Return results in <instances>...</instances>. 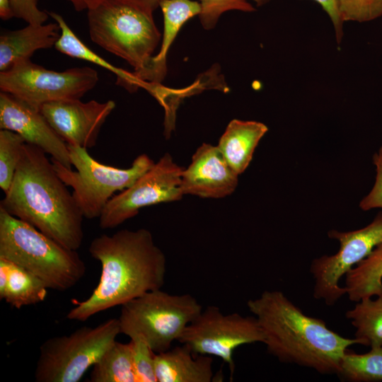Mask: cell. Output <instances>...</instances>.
<instances>
[{"mask_svg":"<svg viewBox=\"0 0 382 382\" xmlns=\"http://www.w3.org/2000/svg\"><path fill=\"white\" fill-rule=\"evenodd\" d=\"M0 129L18 134L25 143L37 146L51 158L71 168L67 144L53 129L40 109L1 91Z\"/></svg>","mask_w":382,"mask_h":382,"instance_id":"obj_14","label":"cell"},{"mask_svg":"<svg viewBox=\"0 0 382 382\" xmlns=\"http://www.w3.org/2000/svg\"><path fill=\"white\" fill-rule=\"evenodd\" d=\"M337 376L352 382L382 381V345L371 347L365 354H357L347 349L342 358Z\"/></svg>","mask_w":382,"mask_h":382,"instance_id":"obj_25","label":"cell"},{"mask_svg":"<svg viewBox=\"0 0 382 382\" xmlns=\"http://www.w3.org/2000/svg\"><path fill=\"white\" fill-rule=\"evenodd\" d=\"M91 382H137L133 345L115 341L93 364Z\"/></svg>","mask_w":382,"mask_h":382,"instance_id":"obj_23","label":"cell"},{"mask_svg":"<svg viewBox=\"0 0 382 382\" xmlns=\"http://www.w3.org/2000/svg\"><path fill=\"white\" fill-rule=\"evenodd\" d=\"M68 145V144H67ZM73 170L51 158L62 180L70 186L83 216L88 219L99 218L103 210L117 191L130 187L154 165L146 154L138 156L128 168L104 165L90 156L87 149L68 145Z\"/></svg>","mask_w":382,"mask_h":382,"instance_id":"obj_7","label":"cell"},{"mask_svg":"<svg viewBox=\"0 0 382 382\" xmlns=\"http://www.w3.org/2000/svg\"><path fill=\"white\" fill-rule=\"evenodd\" d=\"M355 328L354 337L370 347L382 345V294L373 300L364 298L346 312Z\"/></svg>","mask_w":382,"mask_h":382,"instance_id":"obj_24","label":"cell"},{"mask_svg":"<svg viewBox=\"0 0 382 382\" xmlns=\"http://www.w3.org/2000/svg\"><path fill=\"white\" fill-rule=\"evenodd\" d=\"M155 353L154 370L157 382H211L214 381L212 356L195 354L182 344Z\"/></svg>","mask_w":382,"mask_h":382,"instance_id":"obj_16","label":"cell"},{"mask_svg":"<svg viewBox=\"0 0 382 382\" xmlns=\"http://www.w3.org/2000/svg\"><path fill=\"white\" fill-rule=\"evenodd\" d=\"M98 81V73L91 67L56 71L35 64L30 59L0 71L1 91L37 109L50 102L80 99Z\"/></svg>","mask_w":382,"mask_h":382,"instance_id":"obj_9","label":"cell"},{"mask_svg":"<svg viewBox=\"0 0 382 382\" xmlns=\"http://www.w3.org/2000/svg\"><path fill=\"white\" fill-rule=\"evenodd\" d=\"M60 27L61 34L54 48L59 52L71 57L85 60L96 64L117 76V83L132 91L142 87L141 83L133 73L120 69L95 53L88 47L69 27L62 16L55 12H48Z\"/></svg>","mask_w":382,"mask_h":382,"instance_id":"obj_20","label":"cell"},{"mask_svg":"<svg viewBox=\"0 0 382 382\" xmlns=\"http://www.w3.org/2000/svg\"><path fill=\"white\" fill-rule=\"evenodd\" d=\"M178 341L195 354L221 358L232 376L234 351L246 344L263 343L264 337L255 316L224 314L219 307L209 306L186 327Z\"/></svg>","mask_w":382,"mask_h":382,"instance_id":"obj_10","label":"cell"},{"mask_svg":"<svg viewBox=\"0 0 382 382\" xmlns=\"http://www.w3.org/2000/svg\"><path fill=\"white\" fill-rule=\"evenodd\" d=\"M13 16L21 18L28 24H44L48 18V12L40 10L37 0H11Z\"/></svg>","mask_w":382,"mask_h":382,"instance_id":"obj_30","label":"cell"},{"mask_svg":"<svg viewBox=\"0 0 382 382\" xmlns=\"http://www.w3.org/2000/svg\"><path fill=\"white\" fill-rule=\"evenodd\" d=\"M373 163L376 170V180L369 193L359 203V207L364 211L382 209V146L374 154Z\"/></svg>","mask_w":382,"mask_h":382,"instance_id":"obj_31","label":"cell"},{"mask_svg":"<svg viewBox=\"0 0 382 382\" xmlns=\"http://www.w3.org/2000/svg\"><path fill=\"white\" fill-rule=\"evenodd\" d=\"M183 171L169 154H164L130 187L109 200L98 218L100 227L115 228L136 216L141 208L180 199Z\"/></svg>","mask_w":382,"mask_h":382,"instance_id":"obj_12","label":"cell"},{"mask_svg":"<svg viewBox=\"0 0 382 382\" xmlns=\"http://www.w3.org/2000/svg\"><path fill=\"white\" fill-rule=\"evenodd\" d=\"M46 154L37 146L23 145L0 207L63 246L77 250L83 240L84 216Z\"/></svg>","mask_w":382,"mask_h":382,"instance_id":"obj_2","label":"cell"},{"mask_svg":"<svg viewBox=\"0 0 382 382\" xmlns=\"http://www.w3.org/2000/svg\"><path fill=\"white\" fill-rule=\"evenodd\" d=\"M61 34L57 23L31 25L15 30L2 31L0 35V71L15 63L28 59L33 53L54 47Z\"/></svg>","mask_w":382,"mask_h":382,"instance_id":"obj_17","label":"cell"},{"mask_svg":"<svg viewBox=\"0 0 382 382\" xmlns=\"http://www.w3.org/2000/svg\"><path fill=\"white\" fill-rule=\"evenodd\" d=\"M25 144L18 134L8 129L0 130V187L4 192L12 183Z\"/></svg>","mask_w":382,"mask_h":382,"instance_id":"obj_26","label":"cell"},{"mask_svg":"<svg viewBox=\"0 0 382 382\" xmlns=\"http://www.w3.org/2000/svg\"><path fill=\"white\" fill-rule=\"evenodd\" d=\"M147 9L154 12L159 7L161 0H136Z\"/></svg>","mask_w":382,"mask_h":382,"instance_id":"obj_35","label":"cell"},{"mask_svg":"<svg viewBox=\"0 0 382 382\" xmlns=\"http://www.w3.org/2000/svg\"><path fill=\"white\" fill-rule=\"evenodd\" d=\"M6 260L7 279L4 289L0 292V299L17 309L43 301L48 289L45 284L27 270Z\"/></svg>","mask_w":382,"mask_h":382,"instance_id":"obj_22","label":"cell"},{"mask_svg":"<svg viewBox=\"0 0 382 382\" xmlns=\"http://www.w3.org/2000/svg\"><path fill=\"white\" fill-rule=\"evenodd\" d=\"M0 257L39 277L48 289L64 291L84 276L86 265L69 249L0 207Z\"/></svg>","mask_w":382,"mask_h":382,"instance_id":"obj_5","label":"cell"},{"mask_svg":"<svg viewBox=\"0 0 382 382\" xmlns=\"http://www.w3.org/2000/svg\"><path fill=\"white\" fill-rule=\"evenodd\" d=\"M0 17L2 20L6 21L14 17L11 0H0Z\"/></svg>","mask_w":382,"mask_h":382,"instance_id":"obj_33","label":"cell"},{"mask_svg":"<svg viewBox=\"0 0 382 382\" xmlns=\"http://www.w3.org/2000/svg\"><path fill=\"white\" fill-rule=\"evenodd\" d=\"M238 175L227 163L217 146L202 144L183 170V195L203 198H222L232 194L238 185Z\"/></svg>","mask_w":382,"mask_h":382,"instance_id":"obj_15","label":"cell"},{"mask_svg":"<svg viewBox=\"0 0 382 382\" xmlns=\"http://www.w3.org/2000/svg\"><path fill=\"white\" fill-rule=\"evenodd\" d=\"M342 21L369 22L382 16V0H337Z\"/></svg>","mask_w":382,"mask_h":382,"instance_id":"obj_28","label":"cell"},{"mask_svg":"<svg viewBox=\"0 0 382 382\" xmlns=\"http://www.w3.org/2000/svg\"><path fill=\"white\" fill-rule=\"evenodd\" d=\"M74 6L76 11H81L88 10L96 5L100 0H67Z\"/></svg>","mask_w":382,"mask_h":382,"instance_id":"obj_34","label":"cell"},{"mask_svg":"<svg viewBox=\"0 0 382 382\" xmlns=\"http://www.w3.org/2000/svg\"><path fill=\"white\" fill-rule=\"evenodd\" d=\"M115 105L111 100L84 103L77 99L47 103L40 110L68 145L90 149L96 145L100 129Z\"/></svg>","mask_w":382,"mask_h":382,"instance_id":"obj_13","label":"cell"},{"mask_svg":"<svg viewBox=\"0 0 382 382\" xmlns=\"http://www.w3.org/2000/svg\"><path fill=\"white\" fill-rule=\"evenodd\" d=\"M137 382H157L154 370L155 352L141 336L130 338Z\"/></svg>","mask_w":382,"mask_h":382,"instance_id":"obj_29","label":"cell"},{"mask_svg":"<svg viewBox=\"0 0 382 382\" xmlns=\"http://www.w3.org/2000/svg\"><path fill=\"white\" fill-rule=\"evenodd\" d=\"M121 333L118 318L96 327L83 326L68 335L53 337L40 347L36 382H78Z\"/></svg>","mask_w":382,"mask_h":382,"instance_id":"obj_8","label":"cell"},{"mask_svg":"<svg viewBox=\"0 0 382 382\" xmlns=\"http://www.w3.org/2000/svg\"><path fill=\"white\" fill-rule=\"evenodd\" d=\"M199 18L205 30L213 29L221 16L228 11L253 12L255 8L246 0H199Z\"/></svg>","mask_w":382,"mask_h":382,"instance_id":"obj_27","label":"cell"},{"mask_svg":"<svg viewBox=\"0 0 382 382\" xmlns=\"http://www.w3.org/2000/svg\"><path fill=\"white\" fill-rule=\"evenodd\" d=\"M267 131V125L260 122L234 119L228 123L217 146L238 175L248 168L256 146Z\"/></svg>","mask_w":382,"mask_h":382,"instance_id":"obj_18","label":"cell"},{"mask_svg":"<svg viewBox=\"0 0 382 382\" xmlns=\"http://www.w3.org/2000/svg\"><path fill=\"white\" fill-rule=\"evenodd\" d=\"M247 306L257 321L267 352L281 362L337 375L349 347L363 345L356 337L332 331L322 319L306 315L280 291H265Z\"/></svg>","mask_w":382,"mask_h":382,"instance_id":"obj_3","label":"cell"},{"mask_svg":"<svg viewBox=\"0 0 382 382\" xmlns=\"http://www.w3.org/2000/svg\"><path fill=\"white\" fill-rule=\"evenodd\" d=\"M159 7L163 16V33L160 51L153 57V85H161L166 74L167 53L181 28L200 13L199 2L192 0H161Z\"/></svg>","mask_w":382,"mask_h":382,"instance_id":"obj_19","label":"cell"},{"mask_svg":"<svg viewBox=\"0 0 382 382\" xmlns=\"http://www.w3.org/2000/svg\"><path fill=\"white\" fill-rule=\"evenodd\" d=\"M346 294L352 301L382 294V243L345 274Z\"/></svg>","mask_w":382,"mask_h":382,"instance_id":"obj_21","label":"cell"},{"mask_svg":"<svg viewBox=\"0 0 382 382\" xmlns=\"http://www.w3.org/2000/svg\"><path fill=\"white\" fill-rule=\"evenodd\" d=\"M257 6H261L270 0H253ZM320 5L323 10L329 16L335 28L337 42L340 44L343 37L342 25L337 0H313Z\"/></svg>","mask_w":382,"mask_h":382,"instance_id":"obj_32","label":"cell"},{"mask_svg":"<svg viewBox=\"0 0 382 382\" xmlns=\"http://www.w3.org/2000/svg\"><path fill=\"white\" fill-rule=\"evenodd\" d=\"M91 40L125 60L147 89L153 78V55L161 40L153 11L136 0H100L87 10Z\"/></svg>","mask_w":382,"mask_h":382,"instance_id":"obj_4","label":"cell"},{"mask_svg":"<svg viewBox=\"0 0 382 382\" xmlns=\"http://www.w3.org/2000/svg\"><path fill=\"white\" fill-rule=\"evenodd\" d=\"M202 311L200 303L189 294L154 289L121 306L120 332L129 338L141 336L155 353L164 352Z\"/></svg>","mask_w":382,"mask_h":382,"instance_id":"obj_6","label":"cell"},{"mask_svg":"<svg viewBox=\"0 0 382 382\" xmlns=\"http://www.w3.org/2000/svg\"><path fill=\"white\" fill-rule=\"evenodd\" d=\"M91 255L101 264L99 282L86 299L74 300L66 318L85 321L92 316L122 304L154 289H161L166 260L145 228L122 229L95 238Z\"/></svg>","mask_w":382,"mask_h":382,"instance_id":"obj_1","label":"cell"},{"mask_svg":"<svg viewBox=\"0 0 382 382\" xmlns=\"http://www.w3.org/2000/svg\"><path fill=\"white\" fill-rule=\"evenodd\" d=\"M328 236L339 241L337 253L313 260L310 272L314 279L313 296L332 306L346 294L345 288L339 285L341 277L382 243V211L362 228L351 231L331 230Z\"/></svg>","mask_w":382,"mask_h":382,"instance_id":"obj_11","label":"cell"}]
</instances>
